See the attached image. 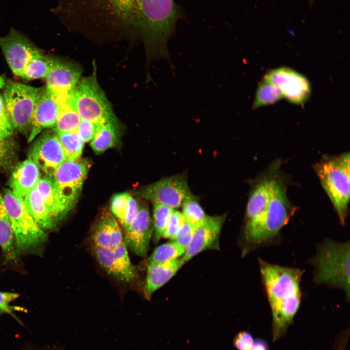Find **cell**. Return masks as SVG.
Here are the masks:
<instances>
[{"label": "cell", "mask_w": 350, "mask_h": 350, "mask_svg": "<svg viewBox=\"0 0 350 350\" xmlns=\"http://www.w3.org/2000/svg\"><path fill=\"white\" fill-rule=\"evenodd\" d=\"M350 157L349 152L327 157L314 167L342 225L345 223L350 201Z\"/></svg>", "instance_id": "obj_4"}, {"label": "cell", "mask_w": 350, "mask_h": 350, "mask_svg": "<svg viewBox=\"0 0 350 350\" xmlns=\"http://www.w3.org/2000/svg\"><path fill=\"white\" fill-rule=\"evenodd\" d=\"M184 264L178 258L165 262L148 264L143 286L146 299H150L154 293L166 283Z\"/></svg>", "instance_id": "obj_21"}, {"label": "cell", "mask_w": 350, "mask_h": 350, "mask_svg": "<svg viewBox=\"0 0 350 350\" xmlns=\"http://www.w3.org/2000/svg\"><path fill=\"white\" fill-rule=\"evenodd\" d=\"M96 125V133L90 146L95 153L100 154L116 144L118 125L106 122Z\"/></svg>", "instance_id": "obj_27"}, {"label": "cell", "mask_w": 350, "mask_h": 350, "mask_svg": "<svg viewBox=\"0 0 350 350\" xmlns=\"http://www.w3.org/2000/svg\"><path fill=\"white\" fill-rule=\"evenodd\" d=\"M264 77L277 86L283 98L292 104H303L310 97L311 87L308 79L290 68L281 67L272 69Z\"/></svg>", "instance_id": "obj_13"}, {"label": "cell", "mask_w": 350, "mask_h": 350, "mask_svg": "<svg viewBox=\"0 0 350 350\" xmlns=\"http://www.w3.org/2000/svg\"><path fill=\"white\" fill-rule=\"evenodd\" d=\"M81 121V119L68 103L61 105V110L54 130L56 133L75 132Z\"/></svg>", "instance_id": "obj_31"}, {"label": "cell", "mask_w": 350, "mask_h": 350, "mask_svg": "<svg viewBox=\"0 0 350 350\" xmlns=\"http://www.w3.org/2000/svg\"><path fill=\"white\" fill-rule=\"evenodd\" d=\"M0 48L11 70L20 77L29 61L41 52L24 35L14 29L7 35L0 37Z\"/></svg>", "instance_id": "obj_14"}, {"label": "cell", "mask_w": 350, "mask_h": 350, "mask_svg": "<svg viewBox=\"0 0 350 350\" xmlns=\"http://www.w3.org/2000/svg\"><path fill=\"white\" fill-rule=\"evenodd\" d=\"M48 176L52 177L55 169L67 159L64 149L56 133H46L33 145L29 156Z\"/></svg>", "instance_id": "obj_16"}, {"label": "cell", "mask_w": 350, "mask_h": 350, "mask_svg": "<svg viewBox=\"0 0 350 350\" xmlns=\"http://www.w3.org/2000/svg\"><path fill=\"white\" fill-rule=\"evenodd\" d=\"M92 250L99 264L109 275L126 283L132 282L136 278V268L131 262L123 242L113 248L92 245Z\"/></svg>", "instance_id": "obj_12"}, {"label": "cell", "mask_w": 350, "mask_h": 350, "mask_svg": "<svg viewBox=\"0 0 350 350\" xmlns=\"http://www.w3.org/2000/svg\"><path fill=\"white\" fill-rule=\"evenodd\" d=\"M184 222L182 213L174 210L167 222L162 237L172 240Z\"/></svg>", "instance_id": "obj_36"}, {"label": "cell", "mask_w": 350, "mask_h": 350, "mask_svg": "<svg viewBox=\"0 0 350 350\" xmlns=\"http://www.w3.org/2000/svg\"><path fill=\"white\" fill-rule=\"evenodd\" d=\"M5 313L3 310H2L1 308H0V315Z\"/></svg>", "instance_id": "obj_45"}, {"label": "cell", "mask_w": 350, "mask_h": 350, "mask_svg": "<svg viewBox=\"0 0 350 350\" xmlns=\"http://www.w3.org/2000/svg\"><path fill=\"white\" fill-rule=\"evenodd\" d=\"M154 240L155 243H157L162 237L167 222L175 210L161 204H154Z\"/></svg>", "instance_id": "obj_33"}, {"label": "cell", "mask_w": 350, "mask_h": 350, "mask_svg": "<svg viewBox=\"0 0 350 350\" xmlns=\"http://www.w3.org/2000/svg\"><path fill=\"white\" fill-rule=\"evenodd\" d=\"M0 246L7 261L17 257L15 240L2 195L0 193Z\"/></svg>", "instance_id": "obj_25"}, {"label": "cell", "mask_w": 350, "mask_h": 350, "mask_svg": "<svg viewBox=\"0 0 350 350\" xmlns=\"http://www.w3.org/2000/svg\"><path fill=\"white\" fill-rule=\"evenodd\" d=\"M153 227L149 211L146 207L138 211L128 227L124 230L123 243L127 248L136 255L146 256L152 235Z\"/></svg>", "instance_id": "obj_18"}, {"label": "cell", "mask_w": 350, "mask_h": 350, "mask_svg": "<svg viewBox=\"0 0 350 350\" xmlns=\"http://www.w3.org/2000/svg\"><path fill=\"white\" fill-rule=\"evenodd\" d=\"M90 239L92 245L105 248H113L123 242L121 228L112 214L103 213L92 229Z\"/></svg>", "instance_id": "obj_20"}, {"label": "cell", "mask_w": 350, "mask_h": 350, "mask_svg": "<svg viewBox=\"0 0 350 350\" xmlns=\"http://www.w3.org/2000/svg\"><path fill=\"white\" fill-rule=\"evenodd\" d=\"M182 207L184 222L194 228L200 225L207 216L197 199L192 193L185 198Z\"/></svg>", "instance_id": "obj_30"}, {"label": "cell", "mask_w": 350, "mask_h": 350, "mask_svg": "<svg viewBox=\"0 0 350 350\" xmlns=\"http://www.w3.org/2000/svg\"><path fill=\"white\" fill-rule=\"evenodd\" d=\"M315 0H308V1H309V4H310L311 5H313V4H314V2H315Z\"/></svg>", "instance_id": "obj_44"}, {"label": "cell", "mask_w": 350, "mask_h": 350, "mask_svg": "<svg viewBox=\"0 0 350 350\" xmlns=\"http://www.w3.org/2000/svg\"><path fill=\"white\" fill-rule=\"evenodd\" d=\"M186 249L172 241L157 246L147 259V264H158L178 259Z\"/></svg>", "instance_id": "obj_29"}, {"label": "cell", "mask_w": 350, "mask_h": 350, "mask_svg": "<svg viewBox=\"0 0 350 350\" xmlns=\"http://www.w3.org/2000/svg\"><path fill=\"white\" fill-rule=\"evenodd\" d=\"M194 230L193 228L184 222L172 241L186 249L192 242Z\"/></svg>", "instance_id": "obj_37"}, {"label": "cell", "mask_w": 350, "mask_h": 350, "mask_svg": "<svg viewBox=\"0 0 350 350\" xmlns=\"http://www.w3.org/2000/svg\"><path fill=\"white\" fill-rule=\"evenodd\" d=\"M61 110V105L45 87L39 88L33 112L28 141L33 140L43 130L53 127Z\"/></svg>", "instance_id": "obj_19"}, {"label": "cell", "mask_w": 350, "mask_h": 350, "mask_svg": "<svg viewBox=\"0 0 350 350\" xmlns=\"http://www.w3.org/2000/svg\"><path fill=\"white\" fill-rule=\"evenodd\" d=\"M55 59L41 51L29 61L21 77L27 80L46 78L52 70Z\"/></svg>", "instance_id": "obj_26"}, {"label": "cell", "mask_w": 350, "mask_h": 350, "mask_svg": "<svg viewBox=\"0 0 350 350\" xmlns=\"http://www.w3.org/2000/svg\"><path fill=\"white\" fill-rule=\"evenodd\" d=\"M23 199L27 210L42 229H52L54 228L56 222L36 187Z\"/></svg>", "instance_id": "obj_23"}, {"label": "cell", "mask_w": 350, "mask_h": 350, "mask_svg": "<svg viewBox=\"0 0 350 350\" xmlns=\"http://www.w3.org/2000/svg\"><path fill=\"white\" fill-rule=\"evenodd\" d=\"M262 280L272 316L273 342L283 338L293 322L301 302L300 282L303 271L259 259Z\"/></svg>", "instance_id": "obj_2"}, {"label": "cell", "mask_w": 350, "mask_h": 350, "mask_svg": "<svg viewBox=\"0 0 350 350\" xmlns=\"http://www.w3.org/2000/svg\"><path fill=\"white\" fill-rule=\"evenodd\" d=\"M36 188L55 221L63 218L67 212L60 201L52 178L48 176L40 178Z\"/></svg>", "instance_id": "obj_24"}, {"label": "cell", "mask_w": 350, "mask_h": 350, "mask_svg": "<svg viewBox=\"0 0 350 350\" xmlns=\"http://www.w3.org/2000/svg\"><path fill=\"white\" fill-rule=\"evenodd\" d=\"M315 268L314 280L339 288L350 298V244L326 240L318 245L312 260Z\"/></svg>", "instance_id": "obj_3"}, {"label": "cell", "mask_w": 350, "mask_h": 350, "mask_svg": "<svg viewBox=\"0 0 350 350\" xmlns=\"http://www.w3.org/2000/svg\"><path fill=\"white\" fill-rule=\"evenodd\" d=\"M283 98L279 88L270 80L263 77L257 87L252 108L255 109L274 104Z\"/></svg>", "instance_id": "obj_28"}, {"label": "cell", "mask_w": 350, "mask_h": 350, "mask_svg": "<svg viewBox=\"0 0 350 350\" xmlns=\"http://www.w3.org/2000/svg\"><path fill=\"white\" fill-rule=\"evenodd\" d=\"M88 170L86 161L67 159L54 171L53 183L60 201L68 213L76 203Z\"/></svg>", "instance_id": "obj_10"}, {"label": "cell", "mask_w": 350, "mask_h": 350, "mask_svg": "<svg viewBox=\"0 0 350 350\" xmlns=\"http://www.w3.org/2000/svg\"><path fill=\"white\" fill-rule=\"evenodd\" d=\"M97 125L89 121L81 120L76 129V133L84 142L91 141L96 131Z\"/></svg>", "instance_id": "obj_39"}, {"label": "cell", "mask_w": 350, "mask_h": 350, "mask_svg": "<svg viewBox=\"0 0 350 350\" xmlns=\"http://www.w3.org/2000/svg\"><path fill=\"white\" fill-rule=\"evenodd\" d=\"M139 209V207L136 200L129 194L125 221L123 227V230L128 227L134 218L138 211Z\"/></svg>", "instance_id": "obj_41"}, {"label": "cell", "mask_w": 350, "mask_h": 350, "mask_svg": "<svg viewBox=\"0 0 350 350\" xmlns=\"http://www.w3.org/2000/svg\"><path fill=\"white\" fill-rule=\"evenodd\" d=\"M4 84V79L0 76V140L2 141L10 137L14 131L8 119L2 95L0 92Z\"/></svg>", "instance_id": "obj_35"}, {"label": "cell", "mask_w": 350, "mask_h": 350, "mask_svg": "<svg viewBox=\"0 0 350 350\" xmlns=\"http://www.w3.org/2000/svg\"><path fill=\"white\" fill-rule=\"evenodd\" d=\"M191 193L186 178L175 175L162 178L143 187L140 194L154 204L173 209L182 207L185 198Z\"/></svg>", "instance_id": "obj_11"}, {"label": "cell", "mask_w": 350, "mask_h": 350, "mask_svg": "<svg viewBox=\"0 0 350 350\" xmlns=\"http://www.w3.org/2000/svg\"><path fill=\"white\" fill-rule=\"evenodd\" d=\"M226 215L208 216L194 230L191 243L180 258L184 263L200 252L210 249H217L219 239Z\"/></svg>", "instance_id": "obj_17"}, {"label": "cell", "mask_w": 350, "mask_h": 350, "mask_svg": "<svg viewBox=\"0 0 350 350\" xmlns=\"http://www.w3.org/2000/svg\"><path fill=\"white\" fill-rule=\"evenodd\" d=\"M40 178V169L30 158L19 164L13 173L10 181V190L22 199L35 188Z\"/></svg>", "instance_id": "obj_22"}, {"label": "cell", "mask_w": 350, "mask_h": 350, "mask_svg": "<svg viewBox=\"0 0 350 350\" xmlns=\"http://www.w3.org/2000/svg\"><path fill=\"white\" fill-rule=\"evenodd\" d=\"M68 102L81 120L96 125L106 122L118 124L109 102L94 74L78 81Z\"/></svg>", "instance_id": "obj_5"}, {"label": "cell", "mask_w": 350, "mask_h": 350, "mask_svg": "<svg viewBox=\"0 0 350 350\" xmlns=\"http://www.w3.org/2000/svg\"><path fill=\"white\" fill-rule=\"evenodd\" d=\"M250 350H270L268 343L262 338L254 339L253 345Z\"/></svg>", "instance_id": "obj_42"}, {"label": "cell", "mask_w": 350, "mask_h": 350, "mask_svg": "<svg viewBox=\"0 0 350 350\" xmlns=\"http://www.w3.org/2000/svg\"><path fill=\"white\" fill-rule=\"evenodd\" d=\"M56 133L64 149L67 159L75 160L80 158L85 142L76 132Z\"/></svg>", "instance_id": "obj_32"}, {"label": "cell", "mask_w": 350, "mask_h": 350, "mask_svg": "<svg viewBox=\"0 0 350 350\" xmlns=\"http://www.w3.org/2000/svg\"><path fill=\"white\" fill-rule=\"evenodd\" d=\"M278 170L277 165L272 167L257 181L250 192L246 208L244 238L250 245H257L260 223L270 199Z\"/></svg>", "instance_id": "obj_9"}, {"label": "cell", "mask_w": 350, "mask_h": 350, "mask_svg": "<svg viewBox=\"0 0 350 350\" xmlns=\"http://www.w3.org/2000/svg\"><path fill=\"white\" fill-rule=\"evenodd\" d=\"M295 210L288 198L285 184L277 171L270 199L260 223L258 245L267 242L277 236L288 223Z\"/></svg>", "instance_id": "obj_8"}, {"label": "cell", "mask_w": 350, "mask_h": 350, "mask_svg": "<svg viewBox=\"0 0 350 350\" xmlns=\"http://www.w3.org/2000/svg\"><path fill=\"white\" fill-rule=\"evenodd\" d=\"M18 296L19 295L17 293L0 291V308L3 310L5 313L12 315L16 308L11 306L10 303Z\"/></svg>", "instance_id": "obj_40"}, {"label": "cell", "mask_w": 350, "mask_h": 350, "mask_svg": "<svg viewBox=\"0 0 350 350\" xmlns=\"http://www.w3.org/2000/svg\"><path fill=\"white\" fill-rule=\"evenodd\" d=\"M129 194L126 192L117 193L114 195L111 201V210L112 214L123 227L128 208V201Z\"/></svg>", "instance_id": "obj_34"}, {"label": "cell", "mask_w": 350, "mask_h": 350, "mask_svg": "<svg viewBox=\"0 0 350 350\" xmlns=\"http://www.w3.org/2000/svg\"><path fill=\"white\" fill-rule=\"evenodd\" d=\"M58 1L57 13L70 26L138 34L158 50L168 47L180 17L174 0Z\"/></svg>", "instance_id": "obj_1"}, {"label": "cell", "mask_w": 350, "mask_h": 350, "mask_svg": "<svg viewBox=\"0 0 350 350\" xmlns=\"http://www.w3.org/2000/svg\"><path fill=\"white\" fill-rule=\"evenodd\" d=\"M12 229L17 254L35 250L47 236L27 210L23 199L6 189L2 195Z\"/></svg>", "instance_id": "obj_6"}, {"label": "cell", "mask_w": 350, "mask_h": 350, "mask_svg": "<svg viewBox=\"0 0 350 350\" xmlns=\"http://www.w3.org/2000/svg\"><path fill=\"white\" fill-rule=\"evenodd\" d=\"M81 74V69L73 63L56 59L52 70L45 78V87L62 105L68 101Z\"/></svg>", "instance_id": "obj_15"}, {"label": "cell", "mask_w": 350, "mask_h": 350, "mask_svg": "<svg viewBox=\"0 0 350 350\" xmlns=\"http://www.w3.org/2000/svg\"><path fill=\"white\" fill-rule=\"evenodd\" d=\"M252 334L247 331H241L234 337L233 345L237 350H250L254 341Z\"/></svg>", "instance_id": "obj_38"}, {"label": "cell", "mask_w": 350, "mask_h": 350, "mask_svg": "<svg viewBox=\"0 0 350 350\" xmlns=\"http://www.w3.org/2000/svg\"><path fill=\"white\" fill-rule=\"evenodd\" d=\"M2 89L7 116L13 128L29 134L39 88L9 81L5 82Z\"/></svg>", "instance_id": "obj_7"}, {"label": "cell", "mask_w": 350, "mask_h": 350, "mask_svg": "<svg viewBox=\"0 0 350 350\" xmlns=\"http://www.w3.org/2000/svg\"><path fill=\"white\" fill-rule=\"evenodd\" d=\"M6 148L4 141L0 140V157H3L6 154Z\"/></svg>", "instance_id": "obj_43"}]
</instances>
